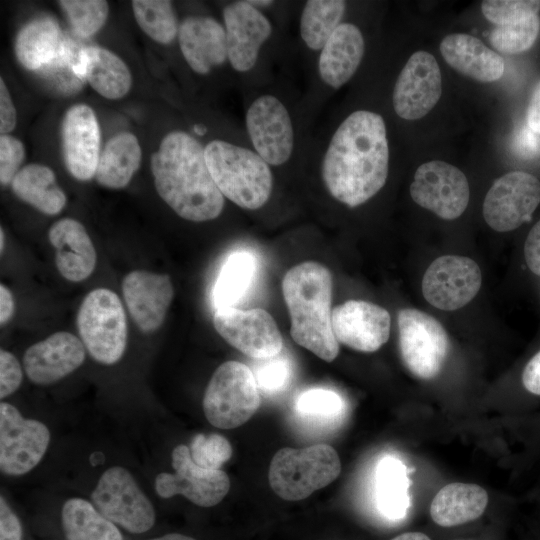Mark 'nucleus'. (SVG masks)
Masks as SVG:
<instances>
[{
    "label": "nucleus",
    "instance_id": "bb28decb",
    "mask_svg": "<svg viewBox=\"0 0 540 540\" xmlns=\"http://www.w3.org/2000/svg\"><path fill=\"white\" fill-rule=\"evenodd\" d=\"M488 504V494L476 484L450 483L442 487L430 505L432 520L453 527L478 519Z\"/></svg>",
    "mask_w": 540,
    "mask_h": 540
},
{
    "label": "nucleus",
    "instance_id": "ea45409f",
    "mask_svg": "<svg viewBox=\"0 0 540 540\" xmlns=\"http://www.w3.org/2000/svg\"><path fill=\"white\" fill-rule=\"evenodd\" d=\"M191 458L198 466L220 470L232 455L229 441L219 434H197L189 447Z\"/></svg>",
    "mask_w": 540,
    "mask_h": 540
},
{
    "label": "nucleus",
    "instance_id": "a18cd8bd",
    "mask_svg": "<svg viewBox=\"0 0 540 540\" xmlns=\"http://www.w3.org/2000/svg\"><path fill=\"white\" fill-rule=\"evenodd\" d=\"M512 148L521 158H535L540 155V134L522 126L514 135Z\"/></svg>",
    "mask_w": 540,
    "mask_h": 540
},
{
    "label": "nucleus",
    "instance_id": "c85d7f7f",
    "mask_svg": "<svg viewBox=\"0 0 540 540\" xmlns=\"http://www.w3.org/2000/svg\"><path fill=\"white\" fill-rule=\"evenodd\" d=\"M82 68L84 79L105 98L119 99L131 87L132 78L127 65L117 55L102 47H84Z\"/></svg>",
    "mask_w": 540,
    "mask_h": 540
},
{
    "label": "nucleus",
    "instance_id": "864d4df0",
    "mask_svg": "<svg viewBox=\"0 0 540 540\" xmlns=\"http://www.w3.org/2000/svg\"><path fill=\"white\" fill-rule=\"evenodd\" d=\"M391 540H431L426 534L421 532H406L394 537Z\"/></svg>",
    "mask_w": 540,
    "mask_h": 540
},
{
    "label": "nucleus",
    "instance_id": "393cba45",
    "mask_svg": "<svg viewBox=\"0 0 540 540\" xmlns=\"http://www.w3.org/2000/svg\"><path fill=\"white\" fill-rule=\"evenodd\" d=\"M49 241L55 249V262L61 275L69 281L88 278L96 265V251L84 228L77 220L63 218L49 230Z\"/></svg>",
    "mask_w": 540,
    "mask_h": 540
},
{
    "label": "nucleus",
    "instance_id": "dca6fc26",
    "mask_svg": "<svg viewBox=\"0 0 540 540\" xmlns=\"http://www.w3.org/2000/svg\"><path fill=\"white\" fill-rule=\"evenodd\" d=\"M540 203V181L524 171H512L494 181L483 203L486 223L508 232L530 220Z\"/></svg>",
    "mask_w": 540,
    "mask_h": 540
},
{
    "label": "nucleus",
    "instance_id": "a19ab883",
    "mask_svg": "<svg viewBox=\"0 0 540 540\" xmlns=\"http://www.w3.org/2000/svg\"><path fill=\"white\" fill-rule=\"evenodd\" d=\"M259 361L252 371L259 391L266 395L284 391L292 379L293 369L290 360L278 354Z\"/></svg>",
    "mask_w": 540,
    "mask_h": 540
},
{
    "label": "nucleus",
    "instance_id": "37998d69",
    "mask_svg": "<svg viewBox=\"0 0 540 540\" xmlns=\"http://www.w3.org/2000/svg\"><path fill=\"white\" fill-rule=\"evenodd\" d=\"M25 149L20 140L3 134L0 137V182L7 185L12 182L24 159Z\"/></svg>",
    "mask_w": 540,
    "mask_h": 540
},
{
    "label": "nucleus",
    "instance_id": "0eeeda50",
    "mask_svg": "<svg viewBox=\"0 0 540 540\" xmlns=\"http://www.w3.org/2000/svg\"><path fill=\"white\" fill-rule=\"evenodd\" d=\"M340 472V458L330 445L285 447L271 461L269 483L282 499L297 501L333 482Z\"/></svg>",
    "mask_w": 540,
    "mask_h": 540
},
{
    "label": "nucleus",
    "instance_id": "09e8293b",
    "mask_svg": "<svg viewBox=\"0 0 540 540\" xmlns=\"http://www.w3.org/2000/svg\"><path fill=\"white\" fill-rule=\"evenodd\" d=\"M16 126V110L3 79H0V132L8 134Z\"/></svg>",
    "mask_w": 540,
    "mask_h": 540
},
{
    "label": "nucleus",
    "instance_id": "473e14b6",
    "mask_svg": "<svg viewBox=\"0 0 540 540\" xmlns=\"http://www.w3.org/2000/svg\"><path fill=\"white\" fill-rule=\"evenodd\" d=\"M409 478L406 466L397 458H382L375 474L376 503L383 516L403 519L410 506Z\"/></svg>",
    "mask_w": 540,
    "mask_h": 540
},
{
    "label": "nucleus",
    "instance_id": "7c9ffc66",
    "mask_svg": "<svg viewBox=\"0 0 540 540\" xmlns=\"http://www.w3.org/2000/svg\"><path fill=\"white\" fill-rule=\"evenodd\" d=\"M141 148L135 135L122 132L112 137L103 149L96 173V181L107 188L125 187L141 163Z\"/></svg>",
    "mask_w": 540,
    "mask_h": 540
},
{
    "label": "nucleus",
    "instance_id": "20e7f679",
    "mask_svg": "<svg viewBox=\"0 0 540 540\" xmlns=\"http://www.w3.org/2000/svg\"><path fill=\"white\" fill-rule=\"evenodd\" d=\"M332 287L328 268L313 261L292 267L282 280L291 337L327 362L333 361L339 352L332 329Z\"/></svg>",
    "mask_w": 540,
    "mask_h": 540
},
{
    "label": "nucleus",
    "instance_id": "6e6d98bb",
    "mask_svg": "<svg viewBox=\"0 0 540 540\" xmlns=\"http://www.w3.org/2000/svg\"><path fill=\"white\" fill-rule=\"evenodd\" d=\"M0 240H1L0 248H1V252H3L4 242H5V235H4V232H3L2 228L0 230Z\"/></svg>",
    "mask_w": 540,
    "mask_h": 540
},
{
    "label": "nucleus",
    "instance_id": "412c9836",
    "mask_svg": "<svg viewBox=\"0 0 540 540\" xmlns=\"http://www.w3.org/2000/svg\"><path fill=\"white\" fill-rule=\"evenodd\" d=\"M122 290L127 309L141 331L151 333L161 327L174 296L167 274L131 271L123 279Z\"/></svg>",
    "mask_w": 540,
    "mask_h": 540
},
{
    "label": "nucleus",
    "instance_id": "6e6552de",
    "mask_svg": "<svg viewBox=\"0 0 540 540\" xmlns=\"http://www.w3.org/2000/svg\"><path fill=\"white\" fill-rule=\"evenodd\" d=\"M77 329L89 354L106 365L122 357L127 342V320L118 295L106 288L87 294L77 314Z\"/></svg>",
    "mask_w": 540,
    "mask_h": 540
},
{
    "label": "nucleus",
    "instance_id": "49530a36",
    "mask_svg": "<svg viewBox=\"0 0 540 540\" xmlns=\"http://www.w3.org/2000/svg\"><path fill=\"white\" fill-rule=\"evenodd\" d=\"M22 529L17 516L0 498V540H21Z\"/></svg>",
    "mask_w": 540,
    "mask_h": 540
},
{
    "label": "nucleus",
    "instance_id": "a211bd4d",
    "mask_svg": "<svg viewBox=\"0 0 540 540\" xmlns=\"http://www.w3.org/2000/svg\"><path fill=\"white\" fill-rule=\"evenodd\" d=\"M477 263L464 256L445 255L434 260L422 280L424 298L434 307L452 311L469 303L481 287Z\"/></svg>",
    "mask_w": 540,
    "mask_h": 540
},
{
    "label": "nucleus",
    "instance_id": "3c124183",
    "mask_svg": "<svg viewBox=\"0 0 540 540\" xmlns=\"http://www.w3.org/2000/svg\"><path fill=\"white\" fill-rule=\"evenodd\" d=\"M526 124L531 130L540 134V80L535 85L527 106Z\"/></svg>",
    "mask_w": 540,
    "mask_h": 540
},
{
    "label": "nucleus",
    "instance_id": "4c0bfd02",
    "mask_svg": "<svg viewBox=\"0 0 540 540\" xmlns=\"http://www.w3.org/2000/svg\"><path fill=\"white\" fill-rule=\"evenodd\" d=\"M540 32L539 15L496 26L490 33L492 46L505 54L527 51L535 43Z\"/></svg>",
    "mask_w": 540,
    "mask_h": 540
},
{
    "label": "nucleus",
    "instance_id": "72a5a7b5",
    "mask_svg": "<svg viewBox=\"0 0 540 540\" xmlns=\"http://www.w3.org/2000/svg\"><path fill=\"white\" fill-rule=\"evenodd\" d=\"M256 272L257 260L253 253L239 250L230 254L212 290V301L216 310L238 304L251 288Z\"/></svg>",
    "mask_w": 540,
    "mask_h": 540
},
{
    "label": "nucleus",
    "instance_id": "ddd939ff",
    "mask_svg": "<svg viewBox=\"0 0 540 540\" xmlns=\"http://www.w3.org/2000/svg\"><path fill=\"white\" fill-rule=\"evenodd\" d=\"M213 324L227 343L253 359L272 358L280 354L283 348V339L277 324L264 309H217Z\"/></svg>",
    "mask_w": 540,
    "mask_h": 540
},
{
    "label": "nucleus",
    "instance_id": "c756f323",
    "mask_svg": "<svg viewBox=\"0 0 540 540\" xmlns=\"http://www.w3.org/2000/svg\"><path fill=\"white\" fill-rule=\"evenodd\" d=\"M347 2L343 0H307L298 17V35L304 49L316 58L320 50L344 20Z\"/></svg>",
    "mask_w": 540,
    "mask_h": 540
},
{
    "label": "nucleus",
    "instance_id": "4be33fe9",
    "mask_svg": "<svg viewBox=\"0 0 540 540\" xmlns=\"http://www.w3.org/2000/svg\"><path fill=\"white\" fill-rule=\"evenodd\" d=\"M62 148L66 167L80 181L95 176L99 161L100 130L94 111L87 105L72 106L65 114Z\"/></svg>",
    "mask_w": 540,
    "mask_h": 540
},
{
    "label": "nucleus",
    "instance_id": "f8f14e48",
    "mask_svg": "<svg viewBox=\"0 0 540 540\" xmlns=\"http://www.w3.org/2000/svg\"><path fill=\"white\" fill-rule=\"evenodd\" d=\"M91 497L104 517L129 532H146L155 522L151 502L123 467L107 469L99 478Z\"/></svg>",
    "mask_w": 540,
    "mask_h": 540
},
{
    "label": "nucleus",
    "instance_id": "2f4dec72",
    "mask_svg": "<svg viewBox=\"0 0 540 540\" xmlns=\"http://www.w3.org/2000/svg\"><path fill=\"white\" fill-rule=\"evenodd\" d=\"M11 188L19 199L44 214L56 215L66 204V195L58 186L54 172L44 165L29 164L21 168Z\"/></svg>",
    "mask_w": 540,
    "mask_h": 540
},
{
    "label": "nucleus",
    "instance_id": "c9c22d12",
    "mask_svg": "<svg viewBox=\"0 0 540 540\" xmlns=\"http://www.w3.org/2000/svg\"><path fill=\"white\" fill-rule=\"evenodd\" d=\"M132 8L138 25L153 40L169 44L178 37L180 24L171 1L134 0Z\"/></svg>",
    "mask_w": 540,
    "mask_h": 540
},
{
    "label": "nucleus",
    "instance_id": "423d86ee",
    "mask_svg": "<svg viewBox=\"0 0 540 540\" xmlns=\"http://www.w3.org/2000/svg\"><path fill=\"white\" fill-rule=\"evenodd\" d=\"M226 32L230 68L244 78V84L255 88L258 74L263 72L266 57L277 36V27L267 11L237 0L226 4L222 10Z\"/></svg>",
    "mask_w": 540,
    "mask_h": 540
},
{
    "label": "nucleus",
    "instance_id": "8fccbe9b",
    "mask_svg": "<svg viewBox=\"0 0 540 540\" xmlns=\"http://www.w3.org/2000/svg\"><path fill=\"white\" fill-rule=\"evenodd\" d=\"M524 256L529 269L540 276V221L533 226L526 238Z\"/></svg>",
    "mask_w": 540,
    "mask_h": 540
},
{
    "label": "nucleus",
    "instance_id": "f3484780",
    "mask_svg": "<svg viewBox=\"0 0 540 540\" xmlns=\"http://www.w3.org/2000/svg\"><path fill=\"white\" fill-rule=\"evenodd\" d=\"M172 466L174 474L163 472L155 479V490L162 498L180 494L198 506L211 507L229 491L227 474L221 469H205L195 464L185 445H178L172 451Z\"/></svg>",
    "mask_w": 540,
    "mask_h": 540
},
{
    "label": "nucleus",
    "instance_id": "6ab92c4d",
    "mask_svg": "<svg viewBox=\"0 0 540 540\" xmlns=\"http://www.w3.org/2000/svg\"><path fill=\"white\" fill-rule=\"evenodd\" d=\"M441 91L442 78L437 60L427 51H417L397 77L392 92L393 109L402 119H420L437 104Z\"/></svg>",
    "mask_w": 540,
    "mask_h": 540
},
{
    "label": "nucleus",
    "instance_id": "e433bc0d",
    "mask_svg": "<svg viewBox=\"0 0 540 540\" xmlns=\"http://www.w3.org/2000/svg\"><path fill=\"white\" fill-rule=\"evenodd\" d=\"M341 396L333 390L312 388L300 393L294 403L297 414L313 423H332L344 412Z\"/></svg>",
    "mask_w": 540,
    "mask_h": 540
},
{
    "label": "nucleus",
    "instance_id": "1a4fd4ad",
    "mask_svg": "<svg viewBox=\"0 0 540 540\" xmlns=\"http://www.w3.org/2000/svg\"><path fill=\"white\" fill-rule=\"evenodd\" d=\"M260 403L252 370L241 362L227 361L215 370L206 387L203 410L213 426L232 429L247 422Z\"/></svg>",
    "mask_w": 540,
    "mask_h": 540
},
{
    "label": "nucleus",
    "instance_id": "aec40b11",
    "mask_svg": "<svg viewBox=\"0 0 540 540\" xmlns=\"http://www.w3.org/2000/svg\"><path fill=\"white\" fill-rule=\"evenodd\" d=\"M390 314L362 300H348L332 309V329L338 343L360 352H375L390 335Z\"/></svg>",
    "mask_w": 540,
    "mask_h": 540
},
{
    "label": "nucleus",
    "instance_id": "a878e982",
    "mask_svg": "<svg viewBox=\"0 0 540 540\" xmlns=\"http://www.w3.org/2000/svg\"><path fill=\"white\" fill-rule=\"evenodd\" d=\"M439 48L453 69L476 81L494 82L504 73L503 58L472 35L449 34L443 38Z\"/></svg>",
    "mask_w": 540,
    "mask_h": 540
},
{
    "label": "nucleus",
    "instance_id": "5701e85b",
    "mask_svg": "<svg viewBox=\"0 0 540 540\" xmlns=\"http://www.w3.org/2000/svg\"><path fill=\"white\" fill-rule=\"evenodd\" d=\"M83 342L69 332H56L30 346L23 356L28 378L36 384L54 383L76 370L85 360Z\"/></svg>",
    "mask_w": 540,
    "mask_h": 540
},
{
    "label": "nucleus",
    "instance_id": "4468645a",
    "mask_svg": "<svg viewBox=\"0 0 540 540\" xmlns=\"http://www.w3.org/2000/svg\"><path fill=\"white\" fill-rule=\"evenodd\" d=\"M50 441L45 424L25 419L11 404H0V468L19 476L32 470L44 456Z\"/></svg>",
    "mask_w": 540,
    "mask_h": 540
},
{
    "label": "nucleus",
    "instance_id": "79ce46f5",
    "mask_svg": "<svg viewBox=\"0 0 540 540\" xmlns=\"http://www.w3.org/2000/svg\"><path fill=\"white\" fill-rule=\"evenodd\" d=\"M481 10L487 20L498 26L538 14L540 1L485 0L481 3Z\"/></svg>",
    "mask_w": 540,
    "mask_h": 540
},
{
    "label": "nucleus",
    "instance_id": "9d476101",
    "mask_svg": "<svg viewBox=\"0 0 540 540\" xmlns=\"http://www.w3.org/2000/svg\"><path fill=\"white\" fill-rule=\"evenodd\" d=\"M366 42L361 28L343 20L314 60V83L302 109L308 121L323 102L327 92L341 89L358 71L364 58Z\"/></svg>",
    "mask_w": 540,
    "mask_h": 540
},
{
    "label": "nucleus",
    "instance_id": "39448f33",
    "mask_svg": "<svg viewBox=\"0 0 540 540\" xmlns=\"http://www.w3.org/2000/svg\"><path fill=\"white\" fill-rule=\"evenodd\" d=\"M210 174L224 196L238 207L258 211L271 199L274 169L243 140L212 139L204 146Z\"/></svg>",
    "mask_w": 540,
    "mask_h": 540
},
{
    "label": "nucleus",
    "instance_id": "7ed1b4c3",
    "mask_svg": "<svg viewBox=\"0 0 540 540\" xmlns=\"http://www.w3.org/2000/svg\"><path fill=\"white\" fill-rule=\"evenodd\" d=\"M247 100L244 132L252 148L274 169L304 158L309 141L301 101L274 86L256 87Z\"/></svg>",
    "mask_w": 540,
    "mask_h": 540
},
{
    "label": "nucleus",
    "instance_id": "de8ad7c7",
    "mask_svg": "<svg viewBox=\"0 0 540 540\" xmlns=\"http://www.w3.org/2000/svg\"><path fill=\"white\" fill-rule=\"evenodd\" d=\"M521 383L528 394L540 397V349L525 364Z\"/></svg>",
    "mask_w": 540,
    "mask_h": 540
},
{
    "label": "nucleus",
    "instance_id": "b1692460",
    "mask_svg": "<svg viewBox=\"0 0 540 540\" xmlns=\"http://www.w3.org/2000/svg\"><path fill=\"white\" fill-rule=\"evenodd\" d=\"M178 42L186 63L199 75L229 64L225 28L213 17H186L179 26Z\"/></svg>",
    "mask_w": 540,
    "mask_h": 540
},
{
    "label": "nucleus",
    "instance_id": "f257e3e1",
    "mask_svg": "<svg viewBox=\"0 0 540 540\" xmlns=\"http://www.w3.org/2000/svg\"><path fill=\"white\" fill-rule=\"evenodd\" d=\"M383 116L359 108L309 138L304 158L315 164L320 181L336 202L356 208L386 184L390 148Z\"/></svg>",
    "mask_w": 540,
    "mask_h": 540
},
{
    "label": "nucleus",
    "instance_id": "9b49d317",
    "mask_svg": "<svg viewBox=\"0 0 540 540\" xmlns=\"http://www.w3.org/2000/svg\"><path fill=\"white\" fill-rule=\"evenodd\" d=\"M399 347L407 369L424 380L435 378L449 351L448 335L434 317L417 309L398 312Z\"/></svg>",
    "mask_w": 540,
    "mask_h": 540
},
{
    "label": "nucleus",
    "instance_id": "cd10ccee",
    "mask_svg": "<svg viewBox=\"0 0 540 540\" xmlns=\"http://www.w3.org/2000/svg\"><path fill=\"white\" fill-rule=\"evenodd\" d=\"M64 41L57 21L51 17H40L31 20L19 31L15 53L26 69L38 71L59 55Z\"/></svg>",
    "mask_w": 540,
    "mask_h": 540
},
{
    "label": "nucleus",
    "instance_id": "603ef678",
    "mask_svg": "<svg viewBox=\"0 0 540 540\" xmlns=\"http://www.w3.org/2000/svg\"><path fill=\"white\" fill-rule=\"evenodd\" d=\"M14 299L11 291L3 284L0 286V323L5 325L13 316Z\"/></svg>",
    "mask_w": 540,
    "mask_h": 540
},
{
    "label": "nucleus",
    "instance_id": "2eb2a0df",
    "mask_svg": "<svg viewBox=\"0 0 540 540\" xmlns=\"http://www.w3.org/2000/svg\"><path fill=\"white\" fill-rule=\"evenodd\" d=\"M410 194L419 206L442 219L453 220L466 210L470 188L460 169L435 160L423 163L417 168L410 185Z\"/></svg>",
    "mask_w": 540,
    "mask_h": 540
},
{
    "label": "nucleus",
    "instance_id": "f03ea898",
    "mask_svg": "<svg viewBox=\"0 0 540 540\" xmlns=\"http://www.w3.org/2000/svg\"><path fill=\"white\" fill-rule=\"evenodd\" d=\"M159 196L181 218L204 222L218 218L225 198L208 169L204 146L190 133L171 131L151 156Z\"/></svg>",
    "mask_w": 540,
    "mask_h": 540
},
{
    "label": "nucleus",
    "instance_id": "58836bf2",
    "mask_svg": "<svg viewBox=\"0 0 540 540\" xmlns=\"http://www.w3.org/2000/svg\"><path fill=\"white\" fill-rule=\"evenodd\" d=\"M59 4L74 31L82 37L100 30L108 16V3L103 0H62Z\"/></svg>",
    "mask_w": 540,
    "mask_h": 540
},
{
    "label": "nucleus",
    "instance_id": "c03bdc74",
    "mask_svg": "<svg viewBox=\"0 0 540 540\" xmlns=\"http://www.w3.org/2000/svg\"><path fill=\"white\" fill-rule=\"evenodd\" d=\"M22 382V370L17 358L6 350L0 352V397L14 393Z\"/></svg>",
    "mask_w": 540,
    "mask_h": 540
},
{
    "label": "nucleus",
    "instance_id": "f704fd0d",
    "mask_svg": "<svg viewBox=\"0 0 540 540\" xmlns=\"http://www.w3.org/2000/svg\"><path fill=\"white\" fill-rule=\"evenodd\" d=\"M61 516L67 540H122L118 528L84 499L67 500Z\"/></svg>",
    "mask_w": 540,
    "mask_h": 540
},
{
    "label": "nucleus",
    "instance_id": "5fc2aeb1",
    "mask_svg": "<svg viewBox=\"0 0 540 540\" xmlns=\"http://www.w3.org/2000/svg\"><path fill=\"white\" fill-rule=\"evenodd\" d=\"M152 540H195V539L192 537L183 535V534L172 533V534H167V535H164V536L152 539Z\"/></svg>",
    "mask_w": 540,
    "mask_h": 540
}]
</instances>
